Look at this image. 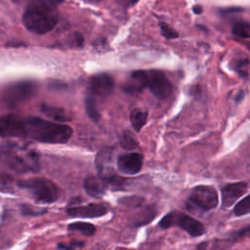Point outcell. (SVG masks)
Segmentation results:
<instances>
[{
    "label": "cell",
    "mask_w": 250,
    "mask_h": 250,
    "mask_svg": "<svg viewBox=\"0 0 250 250\" xmlns=\"http://www.w3.org/2000/svg\"><path fill=\"white\" fill-rule=\"evenodd\" d=\"M108 213V208L103 203H90L83 206L67 208L66 214L71 218H98Z\"/></svg>",
    "instance_id": "obj_11"
},
{
    "label": "cell",
    "mask_w": 250,
    "mask_h": 250,
    "mask_svg": "<svg viewBox=\"0 0 250 250\" xmlns=\"http://www.w3.org/2000/svg\"><path fill=\"white\" fill-rule=\"evenodd\" d=\"M36 91L32 81H20L8 85L2 93V101L9 107H16L30 99Z\"/></svg>",
    "instance_id": "obj_7"
},
{
    "label": "cell",
    "mask_w": 250,
    "mask_h": 250,
    "mask_svg": "<svg viewBox=\"0 0 250 250\" xmlns=\"http://www.w3.org/2000/svg\"><path fill=\"white\" fill-rule=\"evenodd\" d=\"M67 229L69 231H78L81 232L83 235L92 236L96 232V227L87 222H74L67 226Z\"/></svg>",
    "instance_id": "obj_18"
},
{
    "label": "cell",
    "mask_w": 250,
    "mask_h": 250,
    "mask_svg": "<svg viewBox=\"0 0 250 250\" xmlns=\"http://www.w3.org/2000/svg\"><path fill=\"white\" fill-rule=\"evenodd\" d=\"M158 227L162 229L177 227L192 237L201 236L205 232L204 226L199 221L179 211H171L163 216L158 222Z\"/></svg>",
    "instance_id": "obj_5"
},
{
    "label": "cell",
    "mask_w": 250,
    "mask_h": 250,
    "mask_svg": "<svg viewBox=\"0 0 250 250\" xmlns=\"http://www.w3.org/2000/svg\"><path fill=\"white\" fill-rule=\"evenodd\" d=\"M120 145H121V146H122L123 148H125V149H133V148L137 147L138 143H137V141H136L132 136H130L129 134L125 133V134L121 137Z\"/></svg>",
    "instance_id": "obj_25"
},
{
    "label": "cell",
    "mask_w": 250,
    "mask_h": 250,
    "mask_svg": "<svg viewBox=\"0 0 250 250\" xmlns=\"http://www.w3.org/2000/svg\"><path fill=\"white\" fill-rule=\"evenodd\" d=\"M146 120H147V111L143 110L141 108H135L131 111L130 121L135 131L137 132L141 131V129L146 125Z\"/></svg>",
    "instance_id": "obj_17"
},
{
    "label": "cell",
    "mask_w": 250,
    "mask_h": 250,
    "mask_svg": "<svg viewBox=\"0 0 250 250\" xmlns=\"http://www.w3.org/2000/svg\"><path fill=\"white\" fill-rule=\"evenodd\" d=\"M84 245V243L82 241H71L68 244H63V243H60L58 245L59 248L62 249V250H74L75 248H79L82 247Z\"/></svg>",
    "instance_id": "obj_27"
},
{
    "label": "cell",
    "mask_w": 250,
    "mask_h": 250,
    "mask_svg": "<svg viewBox=\"0 0 250 250\" xmlns=\"http://www.w3.org/2000/svg\"><path fill=\"white\" fill-rule=\"evenodd\" d=\"M21 211L24 215H28V216H38V215H42L44 213H46V209H42V210H35L30 206L27 205H22L21 206Z\"/></svg>",
    "instance_id": "obj_26"
},
{
    "label": "cell",
    "mask_w": 250,
    "mask_h": 250,
    "mask_svg": "<svg viewBox=\"0 0 250 250\" xmlns=\"http://www.w3.org/2000/svg\"><path fill=\"white\" fill-rule=\"evenodd\" d=\"M250 196L246 195L244 198H242L238 203L235 204L233 208V214L237 217L247 215L250 212Z\"/></svg>",
    "instance_id": "obj_21"
},
{
    "label": "cell",
    "mask_w": 250,
    "mask_h": 250,
    "mask_svg": "<svg viewBox=\"0 0 250 250\" xmlns=\"http://www.w3.org/2000/svg\"><path fill=\"white\" fill-rule=\"evenodd\" d=\"M82 1L87 2V3H90V4H95V3H99V2H101V1H103V0H82Z\"/></svg>",
    "instance_id": "obj_32"
},
{
    "label": "cell",
    "mask_w": 250,
    "mask_h": 250,
    "mask_svg": "<svg viewBox=\"0 0 250 250\" xmlns=\"http://www.w3.org/2000/svg\"><path fill=\"white\" fill-rule=\"evenodd\" d=\"M242 10L243 9H241L239 7H229V8H222L219 10V12L221 14H230V13H238Z\"/></svg>",
    "instance_id": "obj_28"
},
{
    "label": "cell",
    "mask_w": 250,
    "mask_h": 250,
    "mask_svg": "<svg viewBox=\"0 0 250 250\" xmlns=\"http://www.w3.org/2000/svg\"><path fill=\"white\" fill-rule=\"evenodd\" d=\"M0 154L2 160L10 168L21 173L36 171L39 167L37 153L19 144H6L2 146Z\"/></svg>",
    "instance_id": "obj_3"
},
{
    "label": "cell",
    "mask_w": 250,
    "mask_h": 250,
    "mask_svg": "<svg viewBox=\"0 0 250 250\" xmlns=\"http://www.w3.org/2000/svg\"><path fill=\"white\" fill-rule=\"evenodd\" d=\"M40 109L44 114H46L47 116H49L50 118H52L55 121L65 122V121H69L71 119L70 116L67 114V112H65V110L62 107L50 105L47 104H42Z\"/></svg>",
    "instance_id": "obj_16"
},
{
    "label": "cell",
    "mask_w": 250,
    "mask_h": 250,
    "mask_svg": "<svg viewBox=\"0 0 250 250\" xmlns=\"http://www.w3.org/2000/svg\"><path fill=\"white\" fill-rule=\"evenodd\" d=\"M26 188L33 197L43 203H53L61 195L60 188L51 180L45 178H31L20 184Z\"/></svg>",
    "instance_id": "obj_6"
},
{
    "label": "cell",
    "mask_w": 250,
    "mask_h": 250,
    "mask_svg": "<svg viewBox=\"0 0 250 250\" xmlns=\"http://www.w3.org/2000/svg\"><path fill=\"white\" fill-rule=\"evenodd\" d=\"M232 34L241 38H249L250 37V24L246 21L236 22L232 27Z\"/></svg>",
    "instance_id": "obj_20"
},
{
    "label": "cell",
    "mask_w": 250,
    "mask_h": 250,
    "mask_svg": "<svg viewBox=\"0 0 250 250\" xmlns=\"http://www.w3.org/2000/svg\"><path fill=\"white\" fill-rule=\"evenodd\" d=\"M147 74L145 70H136L131 74L130 79L122 87L123 91L130 94H135L146 88Z\"/></svg>",
    "instance_id": "obj_14"
},
{
    "label": "cell",
    "mask_w": 250,
    "mask_h": 250,
    "mask_svg": "<svg viewBox=\"0 0 250 250\" xmlns=\"http://www.w3.org/2000/svg\"><path fill=\"white\" fill-rule=\"evenodd\" d=\"M22 137L45 144H65L72 136V128L66 124L48 121L37 116L21 118Z\"/></svg>",
    "instance_id": "obj_2"
},
{
    "label": "cell",
    "mask_w": 250,
    "mask_h": 250,
    "mask_svg": "<svg viewBox=\"0 0 250 250\" xmlns=\"http://www.w3.org/2000/svg\"><path fill=\"white\" fill-rule=\"evenodd\" d=\"M202 7L200 6V5H195V6H193L192 7V11H193V13L194 14H197V15H199V14H201V12H202Z\"/></svg>",
    "instance_id": "obj_29"
},
{
    "label": "cell",
    "mask_w": 250,
    "mask_h": 250,
    "mask_svg": "<svg viewBox=\"0 0 250 250\" xmlns=\"http://www.w3.org/2000/svg\"><path fill=\"white\" fill-rule=\"evenodd\" d=\"M143 155L137 152L122 154L117 159V168L121 173L135 175L142 170Z\"/></svg>",
    "instance_id": "obj_12"
},
{
    "label": "cell",
    "mask_w": 250,
    "mask_h": 250,
    "mask_svg": "<svg viewBox=\"0 0 250 250\" xmlns=\"http://www.w3.org/2000/svg\"><path fill=\"white\" fill-rule=\"evenodd\" d=\"M0 137H22L21 118L13 114L1 116Z\"/></svg>",
    "instance_id": "obj_13"
},
{
    "label": "cell",
    "mask_w": 250,
    "mask_h": 250,
    "mask_svg": "<svg viewBox=\"0 0 250 250\" xmlns=\"http://www.w3.org/2000/svg\"><path fill=\"white\" fill-rule=\"evenodd\" d=\"M159 27H160V32H161L162 36H164L167 39H175L179 36L178 32L173 27H171L168 23H166L164 21L159 22Z\"/></svg>",
    "instance_id": "obj_23"
},
{
    "label": "cell",
    "mask_w": 250,
    "mask_h": 250,
    "mask_svg": "<svg viewBox=\"0 0 250 250\" xmlns=\"http://www.w3.org/2000/svg\"><path fill=\"white\" fill-rule=\"evenodd\" d=\"M139 0H124V4H126L127 6L130 5H135Z\"/></svg>",
    "instance_id": "obj_30"
},
{
    "label": "cell",
    "mask_w": 250,
    "mask_h": 250,
    "mask_svg": "<svg viewBox=\"0 0 250 250\" xmlns=\"http://www.w3.org/2000/svg\"><path fill=\"white\" fill-rule=\"evenodd\" d=\"M219 204V195L215 188L200 185L193 187L187 199V208L191 212H207Z\"/></svg>",
    "instance_id": "obj_4"
},
{
    "label": "cell",
    "mask_w": 250,
    "mask_h": 250,
    "mask_svg": "<svg viewBox=\"0 0 250 250\" xmlns=\"http://www.w3.org/2000/svg\"><path fill=\"white\" fill-rule=\"evenodd\" d=\"M84 104H85V110H86L87 115L94 122H99V120L101 118V114L98 110V107L96 105L94 99L91 96H87L84 100Z\"/></svg>",
    "instance_id": "obj_19"
},
{
    "label": "cell",
    "mask_w": 250,
    "mask_h": 250,
    "mask_svg": "<svg viewBox=\"0 0 250 250\" xmlns=\"http://www.w3.org/2000/svg\"><path fill=\"white\" fill-rule=\"evenodd\" d=\"M248 191V184L245 182L231 183L224 186L221 189V198L223 207L232 206L237 199Z\"/></svg>",
    "instance_id": "obj_10"
},
{
    "label": "cell",
    "mask_w": 250,
    "mask_h": 250,
    "mask_svg": "<svg viewBox=\"0 0 250 250\" xmlns=\"http://www.w3.org/2000/svg\"><path fill=\"white\" fill-rule=\"evenodd\" d=\"M147 84L146 88L152 93V95L159 99L164 100L168 98L172 93V84L166 75L159 70L146 71Z\"/></svg>",
    "instance_id": "obj_8"
},
{
    "label": "cell",
    "mask_w": 250,
    "mask_h": 250,
    "mask_svg": "<svg viewBox=\"0 0 250 250\" xmlns=\"http://www.w3.org/2000/svg\"><path fill=\"white\" fill-rule=\"evenodd\" d=\"M113 88V78L107 73H98L91 76L89 79V89L94 96L105 98L111 94Z\"/></svg>",
    "instance_id": "obj_9"
},
{
    "label": "cell",
    "mask_w": 250,
    "mask_h": 250,
    "mask_svg": "<svg viewBox=\"0 0 250 250\" xmlns=\"http://www.w3.org/2000/svg\"><path fill=\"white\" fill-rule=\"evenodd\" d=\"M243 96H244V93H243V91H240V92H239V94L236 96V102L238 103L239 101H241V100L243 99Z\"/></svg>",
    "instance_id": "obj_31"
},
{
    "label": "cell",
    "mask_w": 250,
    "mask_h": 250,
    "mask_svg": "<svg viewBox=\"0 0 250 250\" xmlns=\"http://www.w3.org/2000/svg\"><path fill=\"white\" fill-rule=\"evenodd\" d=\"M67 43L70 47L81 48L84 45V36L80 32H73L69 35Z\"/></svg>",
    "instance_id": "obj_24"
},
{
    "label": "cell",
    "mask_w": 250,
    "mask_h": 250,
    "mask_svg": "<svg viewBox=\"0 0 250 250\" xmlns=\"http://www.w3.org/2000/svg\"><path fill=\"white\" fill-rule=\"evenodd\" d=\"M234 70L243 78H247L249 74V60L247 58L240 59L234 62Z\"/></svg>",
    "instance_id": "obj_22"
},
{
    "label": "cell",
    "mask_w": 250,
    "mask_h": 250,
    "mask_svg": "<svg viewBox=\"0 0 250 250\" xmlns=\"http://www.w3.org/2000/svg\"><path fill=\"white\" fill-rule=\"evenodd\" d=\"M63 0H29L22 15L25 28L35 34L51 31L59 21L57 8Z\"/></svg>",
    "instance_id": "obj_1"
},
{
    "label": "cell",
    "mask_w": 250,
    "mask_h": 250,
    "mask_svg": "<svg viewBox=\"0 0 250 250\" xmlns=\"http://www.w3.org/2000/svg\"><path fill=\"white\" fill-rule=\"evenodd\" d=\"M83 188L88 195L93 197H100L104 194L107 186L102 177L89 176L84 180Z\"/></svg>",
    "instance_id": "obj_15"
}]
</instances>
